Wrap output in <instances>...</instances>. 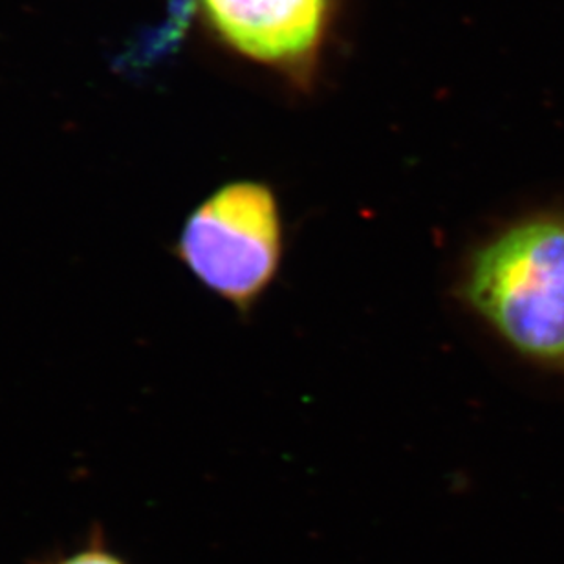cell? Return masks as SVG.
<instances>
[{
    "label": "cell",
    "mask_w": 564,
    "mask_h": 564,
    "mask_svg": "<svg viewBox=\"0 0 564 564\" xmlns=\"http://www.w3.org/2000/svg\"><path fill=\"white\" fill-rule=\"evenodd\" d=\"M176 253L215 297L251 314L278 279L286 253L278 193L262 180L218 185L185 218Z\"/></svg>",
    "instance_id": "2"
},
{
    "label": "cell",
    "mask_w": 564,
    "mask_h": 564,
    "mask_svg": "<svg viewBox=\"0 0 564 564\" xmlns=\"http://www.w3.org/2000/svg\"><path fill=\"white\" fill-rule=\"evenodd\" d=\"M52 564H127L126 561L121 560L120 555L115 554L112 550L99 541L98 538H93V541L83 546L82 550H77L74 554L61 557V560L54 561Z\"/></svg>",
    "instance_id": "4"
},
{
    "label": "cell",
    "mask_w": 564,
    "mask_h": 564,
    "mask_svg": "<svg viewBox=\"0 0 564 564\" xmlns=\"http://www.w3.org/2000/svg\"><path fill=\"white\" fill-rule=\"evenodd\" d=\"M455 299L510 352L564 376V207L491 229L462 257Z\"/></svg>",
    "instance_id": "1"
},
{
    "label": "cell",
    "mask_w": 564,
    "mask_h": 564,
    "mask_svg": "<svg viewBox=\"0 0 564 564\" xmlns=\"http://www.w3.org/2000/svg\"><path fill=\"white\" fill-rule=\"evenodd\" d=\"M204 37L290 93L319 87L341 32L345 0H191Z\"/></svg>",
    "instance_id": "3"
}]
</instances>
